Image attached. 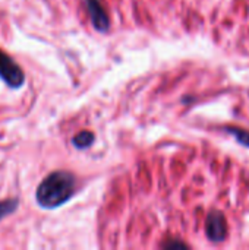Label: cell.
I'll use <instances>...</instances> for the list:
<instances>
[{
    "label": "cell",
    "instance_id": "7a4b0ae2",
    "mask_svg": "<svg viewBox=\"0 0 249 250\" xmlns=\"http://www.w3.org/2000/svg\"><path fill=\"white\" fill-rule=\"evenodd\" d=\"M0 79L10 88H21L25 82V75L22 69L0 50Z\"/></svg>",
    "mask_w": 249,
    "mask_h": 250
},
{
    "label": "cell",
    "instance_id": "8992f818",
    "mask_svg": "<svg viewBox=\"0 0 249 250\" xmlns=\"http://www.w3.org/2000/svg\"><path fill=\"white\" fill-rule=\"evenodd\" d=\"M225 130L232 135L241 145L244 146H248L249 148V132L248 130H244V129H239V127H225Z\"/></svg>",
    "mask_w": 249,
    "mask_h": 250
},
{
    "label": "cell",
    "instance_id": "ba28073f",
    "mask_svg": "<svg viewBox=\"0 0 249 250\" xmlns=\"http://www.w3.org/2000/svg\"><path fill=\"white\" fill-rule=\"evenodd\" d=\"M161 248L164 249H188V245L179 240H173V242H167L164 245H161Z\"/></svg>",
    "mask_w": 249,
    "mask_h": 250
},
{
    "label": "cell",
    "instance_id": "6da1fadb",
    "mask_svg": "<svg viewBox=\"0 0 249 250\" xmlns=\"http://www.w3.org/2000/svg\"><path fill=\"white\" fill-rule=\"evenodd\" d=\"M76 190V177L69 171H54L38 186L35 199L44 209H54L66 204Z\"/></svg>",
    "mask_w": 249,
    "mask_h": 250
},
{
    "label": "cell",
    "instance_id": "277c9868",
    "mask_svg": "<svg viewBox=\"0 0 249 250\" xmlns=\"http://www.w3.org/2000/svg\"><path fill=\"white\" fill-rule=\"evenodd\" d=\"M85 6H87V10L91 18V23L95 28V31L106 32L110 26V21H109V16H107L101 1L100 0H85Z\"/></svg>",
    "mask_w": 249,
    "mask_h": 250
},
{
    "label": "cell",
    "instance_id": "5b68a950",
    "mask_svg": "<svg viewBox=\"0 0 249 250\" xmlns=\"http://www.w3.org/2000/svg\"><path fill=\"white\" fill-rule=\"evenodd\" d=\"M94 139H95L94 133L85 130V132H79L78 135H75L72 139V144L76 149H85V148H90L92 145Z\"/></svg>",
    "mask_w": 249,
    "mask_h": 250
},
{
    "label": "cell",
    "instance_id": "52a82bcc",
    "mask_svg": "<svg viewBox=\"0 0 249 250\" xmlns=\"http://www.w3.org/2000/svg\"><path fill=\"white\" fill-rule=\"evenodd\" d=\"M19 201L18 199H6L0 202V220L6 218L7 215L13 214L18 209Z\"/></svg>",
    "mask_w": 249,
    "mask_h": 250
},
{
    "label": "cell",
    "instance_id": "3957f363",
    "mask_svg": "<svg viewBox=\"0 0 249 250\" xmlns=\"http://www.w3.org/2000/svg\"><path fill=\"white\" fill-rule=\"evenodd\" d=\"M205 234L213 243H220L227 236V223L223 212L213 209L205 220Z\"/></svg>",
    "mask_w": 249,
    "mask_h": 250
}]
</instances>
